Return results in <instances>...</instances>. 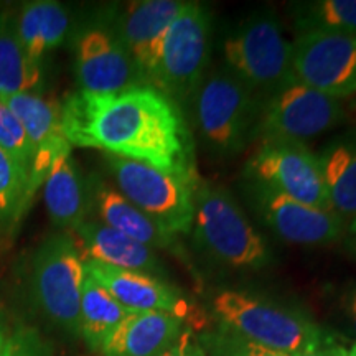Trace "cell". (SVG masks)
Wrapping results in <instances>:
<instances>
[{
    "instance_id": "cell-7",
    "label": "cell",
    "mask_w": 356,
    "mask_h": 356,
    "mask_svg": "<svg viewBox=\"0 0 356 356\" xmlns=\"http://www.w3.org/2000/svg\"><path fill=\"white\" fill-rule=\"evenodd\" d=\"M210 58V15L198 2H184L168 29L150 86L178 101L197 92Z\"/></svg>"
},
{
    "instance_id": "cell-2",
    "label": "cell",
    "mask_w": 356,
    "mask_h": 356,
    "mask_svg": "<svg viewBox=\"0 0 356 356\" xmlns=\"http://www.w3.org/2000/svg\"><path fill=\"white\" fill-rule=\"evenodd\" d=\"M195 241L213 259L238 269H259L269 264L264 238L226 190L200 181L195 190Z\"/></svg>"
},
{
    "instance_id": "cell-27",
    "label": "cell",
    "mask_w": 356,
    "mask_h": 356,
    "mask_svg": "<svg viewBox=\"0 0 356 356\" xmlns=\"http://www.w3.org/2000/svg\"><path fill=\"white\" fill-rule=\"evenodd\" d=\"M198 341L207 356H292L257 345L220 325L216 330L202 333Z\"/></svg>"
},
{
    "instance_id": "cell-18",
    "label": "cell",
    "mask_w": 356,
    "mask_h": 356,
    "mask_svg": "<svg viewBox=\"0 0 356 356\" xmlns=\"http://www.w3.org/2000/svg\"><path fill=\"white\" fill-rule=\"evenodd\" d=\"M89 211H95L96 220L119 233L136 239L152 249H172L177 236L163 229L159 222L134 207L114 186L106 184L99 177L88 180Z\"/></svg>"
},
{
    "instance_id": "cell-6",
    "label": "cell",
    "mask_w": 356,
    "mask_h": 356,
    "mask_svg": "<svg viewBox=\"0 0 356 356\" xmlns=\"http://www.w3.org/2000/svg\"><path fill=\"white\" fill-rule=\"evenodd\" d=\"M195 109L204 140L226 155L244 149L256 119L259 122L252 89L228 70H216L202 79Z\"/></svg>"
},
{
    "instance_id": "cell-21",
    "label": "cell",
    "mask_w": 356,
    "mask_h": 356,
    "mask_svg": "<svg viewBox=\"0 0 356 356\" xmlns=\"http://www.w3.org/2000/svg\"><path fill=\"white\" fill-rule=\"evenodd\" d=\"M15 30L30 61L42 66L48 53L56 50L68 35V10L51 0L29 2L15 17Z\"/></svg>"
},
{
    "instance_id": "cell-13",
    "label": "cell",
    "mask_w": 356,
    "mask_h": 356,
    "mask_svg": "<svg viewBox=\"0 0 356 356\" xmlns=\"http://www.w3.org/2000/svg\"><path fill=\"white\" fill-rule=\"evenodd\" d=\"M262 218L280 239L296 246H327L343 238L346 222L332 210H320L256 184Z\"/></svg>"
},
{
    "instance_id": "cell-5",
    "label": "cell",
    "mask_w": 356,
    "mask_h": 356,
    "mask_svg": "<svg viewBox=\"0 0 356 356\" xmlns=\"http://www.w3.org/2000/svg\"><path fill=\"white\" fill-rule=\"evenodd\" d=\"M86 269L70 231L48 236L32 261V291L37 305L50 322L79 335V305Z\"/></svg>"
},
{
    "instance_id": "cell-17",
    "label": "cell",
    "mask_w": 356,
    "mask_h": 356,
    "mask_svg": "<svg viewBox=\"0 0 356 356\" xmlns=\"http://www.w3.org/2000/svg\"><path fill=\"white\" fill-rule=\"evenodd\" d=\"M84 261H95L118 269L137 270L150 275L162 273L155 249L102 225L96 218L84 220L70 231Z\"/></svg>"
},
{
    "instance_id": "cell-11",
    "label": "cell",
    "mask_w": 356,
    "mask_h": 356,
    "mask_svg": "<svg viewBox=\"0 0 356 356\" xmlns=\"http://www.w3.org/2000/svg\"><path fill=\"white\" fill-rule=\"evenodd\" d=\"M345 119L340 99L292 81L270 95L259 114L264 140L302 142L337 127Z\"/></svg>"
},
{
    "instance_id": "cell-31",
    "label": "cell",
    "mask_w": 356,
    "mask_h": 356,
    "mask_svg": "<svg viewBox=\"0 0 356 356\" xmlns=\"http://www.w3.org/2000/svg\"><path fill=\"white\" fill-rule=\"evenodd\" d=\"M346 355H348V351L341 348L340 345L333 343L332 338H328V340L322 341V343L310 346V348L300 351V353L296 356H346Z\"/></svg>"
},
{
    "instance_id": "cell-14",
    "label": "cell",
    "mask_w": 356,
    "mask_h": 356,
    "mask_svg": "<svg viewBox=\"0 0 356 356\" xmlns=\"http://www.w3.org/2000/svg\"><path fill=\"white\" fill-rule=\"evenodd\" d=\"M181 6L180 0H142L129 3L113 19L111 26L147 86L152 83L167 32Z\"/></svg>"
},
{
    "instance_id": "cell-24",
    "label": "cell",
    "mask_w": 356,
    "mask_h": 356,
    "mask_svg": "<svg viewBox=\"0 0 356 356\" xmlns=\"http://www.w3.org/2000/svg\"><path fill=\"white\" fill-rule=\"evenodd\" d=\"M129 315L104 287L86 274L79 305V335L88 348L99 353L106 340Z\"/></svg>"
},
{
    "instance_id": "cell-10",
    "label": "cell",
    "mask_w": 356,
    "mask_h": 356,
    "mask_svg": "<svg viewBox=\"0 0 356 356\" xmlns=\"http://www.w3.org/2000/svg\"><path fill=\"white\" fill-rule=\"evenodd\" d=\"M293 81L343 99L356 95V35L310 30L292 43Z\"/></svg>"
},
{
    "instance_id": "cell-25",
    "label": "cell",
    "mask_w": 356,
    "mask_h": 356,
    "mask_svg": "<svg viewBox=\"0 0 356 356\" xmlns=\"http://www.w3.org/2000/svg\"><path fill=\"white\" fill-rule=\"evenodd\" d=\"M29 173L0 147V231H12L30 207Z\"/></svg>"
},
{
    "instance_id": "cell-32",
    "label": "cell",
    "mask_w": 356,
    "mask_h": 356,
    "mask_svg": "<svg viewBox=\"0 0 356 356\" xmlns=\"http://www.w3.org/2000/svg\"><path fill=\"white\" fill-rule=\"evenodd\" d=\"M343 238H345L346 251H348L350 254L356 259V220L350 221L348 225H346Z\"/></svg>"
},
{
    "instance_id": "cell-3",
    "label": "cell",
    "mask_w": 356,
    "mask_h": 356,
    "mask_svg": "<svg viewBox=\"0 0 356 356\" xmlns=\"http://www.w3.org/2000/svg\"><path fill=\"white\" fill-rule=\"evenodd\" d=\"M213 314L220 327L246 340L287 355H299L328 340L322 328L304 315L246 292L222 291L213 299Z\"/></svg>"
},
{
    "instance_id": "cell-35",
    "label": "cell",
    "mask_w": 356,
    "mask_h": 356,
    "mask_svg": "<svg viewBox=\"0 0 356 356\" xmlns=\"http://www.w3.org/2000/svg\"><path fill=\"white\" fill-rule=\"evenodd\" d=\"M346 356H356V343L351 346L350 351H348V355H346Z\"/></svg>"
},
{
    "instance_id": "cell-33",
    "label": "cell",
    "mask_w": 356,
    "mask_h": 356,
    "mask_svg": "<svg viewBox=\"0 0 356 356\" xmlns=\"http://www.w3.org/2000/svg\"><path fill=\"white\" fill-rule=\"evenodd\" d=\"M346 310H348L351 323H353V328H355V332H356V289L350 293L348 305H346Z\"/></svg>"
},
{
    "instance_id": "cell-19",
    "label": "cell",
    "mask_w": 356,
    "mask_h": 356,
    "mask_svg": "<svg viewBox=\"0 0 356 356\" xmlns=\"http://www.w3.org/2000/svg\"><path fill=\"white\" fill-rule=\"evenodd\" d=\"M184 318L165 312H129L99 351L101 356H160L186 330Z\"/></svg>"
},
{
    "instance_id": "cell-28",
    "label": "cell",
    "mask_w": 356,
    "mask_h": 356,
    "mask_svg": "<svg viewBox=\"0 0 356 356\" xmlns=\"http://www.w3.org/2000/svg\"><path fill=\"white\" fill-rule=\"evenodd\" d=\"M0 147L13 157L26 173L30 172L33 162L32 145L20 121L3 99H0Z\"/></svg>"
},
{
    "instance_id": "cell-20",
    "label": "cell",
    "mask_w": 356,
    "mask_h": 356,
    "mask_svg": "<svg viewBox=\"0 0 356 356\" xmlns=\"http://www.w3.org/2000/svg\"><path fill=\"white\" fill-rule=\"evenodd\" d=\"M43 200L50 220L71 231L89 218L88 180L74 162L71 150L60 154L43 181Z\"/></svg>"
},
{
    "instance_id": "cell-4",
    "label": "cell",
    "mask_w": 356,
    "mask_h": 356,
    "mask_svg": "<svg viewBox=\"0 0 356 356\" xmlns=\"http://www.w3.org/2000/svg\"><path fill=\"white\" fill-rule=\"evenodd\" d=\"M115 190L173 236L188 234L200 180L167 173L147 163L106 154Z\"/></svg>"
},
{
    "instance_id": "cell-22",
    "label": "cell",
    "mask_w": 356,
    "mask_h": 356,
    "mask_svg": "<svg viewBox=\"0 0 356 356\" xmlns=\"http://www.w3.org/2000/svg\"><path fill=\"white\" fill-rule=\"evenodd\" d=\"M318 160L332 211L348 225L356 220V134L325 147Z\"/></svg>"
},
{
    "instance_id": "cell-23",
    "label": "cell",
    "mask_w": 356,
    "mask_h": 356,
    "mask_svg": "<svg viewBox=\"0 0 356 356\" xmlns=\"http://www.w3.org/2000/svg\"><path fill=\"white\" fill-rule=\"evenodd\" d=\"M43 84V68L26 56L17 37L15 17L0 13V99L40 92Z\"/></svg>"
},
{
    "instance_id": "cell-12",
    "label": "cell",
    "mask_w": 356,
    "mask_h": 356,
    "mask_svg": "<svg viewBox=\"0 0 356 356\" xmlns=\"http://www.w3.org/2000/svg\"><path fill=\"white\" fill-rule=\"evenodd\" d=\"M74 73L79 91L115 95L147 86L111 25H88L74 38Z\"/></svg>"
},
{
    "instance_id": "cell-34",
    "label": "cell",
    "mask_w": 356,
    "mask_h": 356,
    "mask_svg": "<svg viewBox=\"0 0 356 356\" xmlns=\"http://www.w3.org/2000/svg\"><path fill=\"white\" fill-rule=\"evenodd\" d=\"M7 337H8L7 323H6V318H3V312L0 310V353H2V348L3 345H6Z\"/></svg>"
},
{
    "instance_id": "cell-26",
    "label": "cell",
    "mask_w": 356,
    "mask_h": 356,
    "mask_svg": "<svg viewBox=\"0 0 356 356\" xmlns=\"http://www.w3.org/2000/svg\"><path fill=\"white\" fill-rule=\"evenodd\" d=\"M296 22L302 32H328L356 35V0H317L293 6Z\"/></svg>"
},
{
    "instance_id": "cell-29",
    "label": "cell",
    "mask_w": 356,
    "mask_h": 356,
    "mask_svg": "<svg viewBox=\"0 0 356 356\" xmlns=\"http://www.w3.org/2000/svg\"><path fill=\"white\" fill-rule=\"evenodd\" d=\"M51 346L37 330L29 327L15 328L7 337L0 356H50Z\"/></svg>"
},
{
    "instance_id": "cell-1",
    "label": "cell",
    "mask_w": 356,
    "mask_h": 356,
    "mask_svg": "<svg viewBox=\"0 0 356 356\" xmlns=\"http://www.w3.org/2000/svg\"><path fill=\"white\" fill-rule=\"evenodd\" d=\"M61 127L71 147L99 149L200 180L184 114L175 101L152 86L115 95H70L61 104Z\"/></svg>"
},
{
    "instance_id": "cell-8",
    "label": "cell",
    "mask_w": 356,
    "mask_h": 356,
    "mask_svg": "<svg viewBox=\"0 0 356 356\" xmlns=\"http://www.w3.org/2000/svg\"><path fill=\"white\" fill-rule=\"evenodd\" d=\"M229 71L252 91H275L293 81L292 43L273 17L256 15L225 42Z\"/></svg>"
},
{
    "instance_id": "cell-16",
    "label": "cell",
    "mask_w": 356,
    "mask_h": 356,
    "mask_svg": "<svg viewBox=\"0 0 356 356\" xmlns=\"http://www.w3.org/2000/svg\"><path fill=\"white\" fill-rule=\"evenodd\" d=\"M84 269L129 312H165L185 322L190 318L191 309L185 297L155 275L95 261H84Z\"/></svg>"
},
{
    "instance_id": "cell-30",
    "label": "cell",
    "mask_w": 356,
    "mask_h": 356,
    "mask_svg": "<svg viewBox=\"0 0 356 356\" xmlns=\"http://www.w3.org/2000/svg\"><path fill=\"white\" fill-rule=\"evenodd\" d=\"M160 356H207L200 345L198 337H195V333L188 327L186 330L177 338V341L170 348L163 351Z\"/></svg>"
},
{
    "instance_id": "cell-9",
    "label": "cell",
    "mask_w": 356,
    "mask_h": 356,
    "mask_svg": "<svg viewBox=\"0 0 356 356\" xmlns=\"http://www.w3.org/2000/svg\"><path fill=\"white\" fill-rule=\"evenodd\" d=\"M246 170L254 184L320 210H332L318 155L302 142L262 140Z\"/></svg>"
},
{
    "instance_id": "cell-15",
    "label": "cell",
    "mask_w": 356,
    "mask_h": 356,
    "mask_svg": "<svg viewBox=\"0 0 356 356\" xmlns=\"http://www.w3.org/2000/svg\"><path fill=\"white\" fill-rule=\"evenodd\" d=\"M6 102L20 121L33 150L29 172V198L32 202L55 159L71 150L61 127V104L42 92H24L8 97Z\"/></svg>"
}]
</instances>
